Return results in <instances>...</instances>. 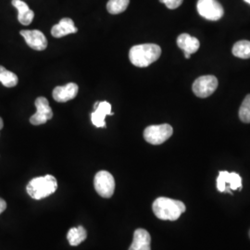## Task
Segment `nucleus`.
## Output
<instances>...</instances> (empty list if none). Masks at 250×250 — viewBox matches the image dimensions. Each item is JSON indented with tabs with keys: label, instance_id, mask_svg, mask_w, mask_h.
I'll use <instances>...</instances> for the list:
<instances>
[{
	"label": "nucleus",
	"instance_id": "nucleus-16",
	"mask_svg": "<svg viewBox=\"0 0 250 250\" xmlns=\"http://www.w3.org/2000/svg\"><path fill=\"white\" fill-rule=\"evenodd\" d=\"M177 45L185 53L192 55L198 50L200 43L196 37L189 36L188 34H182L177 38Z\"/></svg>",
	"mask_w": 250,
	"mask_h": 250
},
{
	"label": "nucleus",
	"instance_id": "nucleus-20",
	"mask_svg": "<svg viewBox=\"0 0 250 250\" xmlns=\"http://www.w3.org/2000/svg\"><path fill=\"white\" fill-rule=\"evenodd\" d=\"M130 0H108L107 3V11L110 14L123 13L128 8Z\"/></svg>",
	"mask_w": 250,
	"mask_h": 250
},
{
	"label": "nucleus",
	"instance_id": "nucleus-9",
	"mask_svg": "<svg viewBox=\"0 0 250 250\" xmlns=\"http://www.w3.org/2000/svg\"><path fill=\"white\" fill-rule=\"evenodd\" d=\"M35 105H36V112L30 118V123L32 125H44L47 121L52 119L53 111L49 106L47 99L44 97L37 98L35 102Z\"/></svg>",
	"mask_w": 250,
	"mask_h": 250
},
{
	"label": "nucleus",
	"instance_id": "nucleus-7",
	"mask_svg": "<svg viewBox=\"0 0 250 250\" xmlns=\"http://www.w3.org/2000/svg\"><path fill=\"white\" fill-rule=\"evenodd\" d=\"M197 8L199 15L208 21H218L224 16V8L217 0H198Z\"/></svg>",
	"mask_w": 250,
	"mask_h": 250
},
{
	"label": "nucleus",
	"instance_id": "nucleus-4",
	"mask_svg": "<svg viewBox=\"0 0 250 250\" xmlns=\"http://www.w3.org/2000/svg\"><path fill=\"white\" fill-rule=\"evenodd\" d=\"M173 129L170 125H150L144 131V138L151 145H161L172 135Z\"/></svg>",
	"mask_w": 250,
	"mask_h": 250
},
{
	"label": "nucleus",
	"instance_id": "nucleus-19",
	"mask_svg": "<svg viewBox=\"0 0 250 250\" xmlns=\"http://www.w3.org/2000/svg\"><path fill=\"white\" fill-rule=\"evenodd\" d=\"M232 54L240 59H250V41L241 40L235 43L232 47Z\"/></svg>",
	"mask_w": 250,
	"mask_h": 250
},
{
	"label": "nucleus",
	"instance_id": "nucleus-2",
	"mask_svg": "<svg viewBox=\"0 0 250 250\" xmlns=\"http://www.w3.org/2000/svg\"><path fill=\"white\" fill-rule=\"evenodd\" d=\"M161 55L160 45L156 44H143L133 46L129 52L130 62L134 66L145 68L157 62Z\"/></svg>",
	"mask_w": 250,
	"mask_h": 250
},
{
	"label": "nucleus",
	"instance_id": "nucleus-13",
	"mask_svg": "<svg viewBox=\"0 0 250 250\" xmlns=\"http://www.w3.org/2000/svg\"><path fill=\"white\" fill-rule=\"evenodd\" d=\"M129 250H151V236L145 229H136Z\"/></svg>",
	"mask_w": 250,
	"mask_h": 250
},
{
	"label": "nucleus",
	"instance_id": "nucleus-27",
	"mask_svg": "<svg viewBox=\"0 0 250 250\" xmlns=\"http://www.w3.org/2000/svg\"></svg>",
	"mask_w": 250,
	"mask_h": 250
},
{
	"label": "nucleus",
	"instance_id": "nucleus-26",
	"mask_svg": "<svg viewBox=\"0 0 250 250\" xmlns=\"http://www.w3.org/2000/svg\"><path fill=\"white\" fill-rule=\"evenodd\" d=\"M244 1H246L248 4H250V0H244Z\"/></svg>",
	"mask_w": 250,
	"mask_h": 250
},
{
	"label": "nucleus",
	"instance_id": "nucleus-24",
	"mask_svg": "<svg viewBox=\"0 0 250 250\" xmlns=\"http://www.w3.org/2000/svg\"><path fill=\"white\" fill-rule=\"evenodd\" d=\"M4 127V123H3V120L2 118H0V130H2Z\"/></svg>",
	"mask_w": 250,
	"mask_h": 250
},
{
	"label": "nucleus",
	"instance_id": "nucleus-12",
	"mask_svg": "<svg viewBox=\"0 0 250 250\" xmlns=\"http://www.w3.org/2000/svg\"><path fill=\"white\" fill-rule=\"evenodd\" d=\"M79 91L76 83H70L62 86H57L53 90V99L58 102H67L74 99Z\"/></svg>",
	"mask_w": 250,
	"mask_h": 250
},
{
	"label": "nucleus",
	"instance_id": "nucleus-11",
	"mask_svg": "<svg viewBox=\"0 0 250 250\" xmlns=\"http://www.w3.org/2000/svg\"><path fill=\"white\" fill-rule=\"evenodd\" d=\"M21 36H22L27 45L31 48L42 51L47 46V40L45 35L38 30H22L21 31Z\"/></svg>",
	"mask_w": 250,
	"mask_h": 250
},
{
	"label": "nucleus",
	"instance_id": "nucleus-3",
	"mask_svg": "<svg viewBox=\"0 0 250 250\" xmlns=\"http://www.w3.org/2000/svg\"><path fill=\"white\" fill-rule=\"evenodd\" d=\"M58 189V182L53 175L36 177L31 180L27 186L28 195L32 198L39 200L54 194Z\"/></svg>",
	"mask_w": 250,
	"mask_h": 250
},
{
	"label": "nucleus",
	"instance_id": "nucleus-8",
	"mask_svg": "<svg viewBox=\"0 0 250 250\" xmlns=\"http://www.w3.org/2000/svg\"><path fill=\"white\" fill-rule=\"evenodd\" d=\"M218 87V80L213 75H205L200 76L193 83V92L195 95L201 98L206 99L211 96Z\"/></svg>",
	"mask_w": 250,
	"mask_h": 250
},
{
	"label": "nucleus",
	"instance_id": "nucleus-10",
	"mask_svg": "<svg viewBox=\"0 0 250 250\" xmlns=\"http://www.w3.org/2000/svg\"><path fill=\"white\" fill-rule=\"evenodd\" d=\"M111 111V105L107 101H98L94 105V111L91 114L92 124L98 128H105L106 122L105 118L107 115H113Z\"/></svg>",
	"mask_w": 250,
	"mask_h": 250
},
{
	"label": "nucleus",
	"instance_id": "nucleus-25",
	"mask_svg": "<svg viewBox=\"0 0 250 250\" xmlns=\"http://www.w3.org/2000/svg\"><path fill=\"white\" fill-rule=\"evenodd\" d=\"M190 56H191V55H189V54L188 53H185V58H186V59H189V58H190Z\"/></svg>",
	"mask_w": 250,
	"mask_h": 250
},
{
	"label": "nucleus",
	"instance_id": "nucleus-15",
	"mask_svg": "<svg viewBox=\"0 0 250 250\" xmlns=\"http://www.w3.org/2000/svg\"><path fill=\"white\" fill-rule=\"evenodd\" d=\"M12 6L18 10L19 21L22 25H29L35 18V13L22 0H12Z\"/></svg>",
	"mask_w": 250,
	"mask_h": 250
},
{
	"label": "nucleus",
	"instance_id": "nucleus-1",
	"mask_svg": "<svg viewBox=\"0 0 250 250\" xmlns=\"http://www.w3.org/2000/svg\"><path fill=\"white\" fill-rule=\"evenodd\" d=\"M152 209L157 218L163 221H176L180 216L186 211V205L180 200L171 199L169 197H158L153 205Z\"/></svg>",
	"mask_w": 250,
	"mask_h": 250
},
{
	"label": "nucleus",
	"instance_id": "nucleus-17",
	"mask_svg": "<svg viewBox=\"0 0 250 250\" xmlns=\"http://www.w3.org/2000/svg\"><path fill=\"white\" fill-rule=\"evenodd\" d=\"M86 237H87V232L83 226L71 228L67 234V239L72 247H76L80 245L82 242L86 239Z\"/></svg>",
	"mask_w": 250,
	"mask_h": 250
},
{
	"label": "nucleus",
	"instance_id": "nucleus-5",
	"mask_svg": "<svg viewBox=\"0 0 250 250\" xmlns=\"http://www.w3.org/2000/svg\"><path fill=\"white\" fill-rule=\"evenodd\" d=\"M94 186L100 197L109 198L113 196L115 191V180L110 172L100 170L95 176Z\"/></svg>",
	"mask_w": 250,
	"mask_h": 250
},
{
	"label": "nucleus",
	"instance_id": "nucleus-14",
	"mask_svg": "<svg viewBox=\"0 0 250 250\" xmlns=\"http://www.w3.org/2000/svg\"><path fill=\"white\" fill-rule=\"evenodd\" d=\"M77 32L78 29L74 25L72 19L70 18L62 19L61 21L58 24L54 25L51 29V35L56 38H61Z\"/></svg>",
	"mask_w": 250,
	"mask_h": 250
},
{
	"label": "nucleus",
	"instance_id": "nucleus-23",
	"mask_svg": "<svg viewBox=\"0 0 250 250\" xmlns=\"http://www.w3.org/2000/svg\"><path fill=\"white\" fill-rule=\"evenodd\" d=\"M6 208H7V203H6V201H5L3 198L0 197V214H1L3 211H5Z\"/></svg>",
	"mask_w": 250,
	"mask_h": 250
},
{
	"label": "nucleus",
	"instance_id": "nucleus-22",
	"mask_svg": "<svg viewBox=\"0 0 250 250\" xmlns=\"http://www.w3.org/2000/svg\"><path fill=\"white\" fill-rule=\"evenodd\" d=\"M160 1L161 3L165 4V6L170 9H177L183 3V0H160Z\"/></svg>",
	"mask_w": 250,
	"mask_h": 250
},
{
	"label": "nucleus",
	"instance_id": "nucleus-6",
	"mask_svg": "<svg viewBox=\"0 0 250 250\" xmlns=\"http://www.w3.org/2000/svg\"><path fill=\"white\" fill-rule=\"evenodd\" d=\"M217 188L222 193H230L242 188L241 176L236 172L222 170L217 178Z\"/></svg>",
	"mask_w": 250,
	"mask_h": 250
},
{
	"label": "nucleus",
	"instance_id": "nucleus-18",
	"mask_svg": "<svg viewBox=\"0 0 250 250\" xmlns=\"http://www.w3.org/2000/svg\"><path fill=\"white\" fill-rule=\"evenodd\" d=\"M18 76L0 65V83L6 87H14L18 83Z\"/></svg>",
	"mask_w": 250,
	"mask_h": 250
},
{
	"label": "nucleus",
	"instance_id": "nucleus-21",
	"mask_svg": "<svg viewBox=\"0 0 250 250\" xmlns=\"http://www.w3.org/2000/svg\"><path fill=\"white\" fill-rule=\"evenodd\" d=\"M239 118L243 123L250 124V94L245 98L239 108Z\"/></svg>",
	"mask_w": 250,
	"mask_h": 250
}]
</instances>
